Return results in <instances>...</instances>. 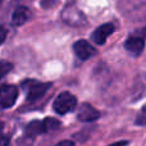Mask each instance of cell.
I'll use <instances>...</instances> for the list:
<instances>
[{
    "mask_svg": "<svg viewBox=\"0 0 146 146\" xmlns=\"http://www.w3.org/2000/svg\"><path fill=\"white\" fill-rule=\"evenodd\" d=\"M22 87L25 90L26 95H27L28 100H37V99L42 98L46 94V91L51 87V83H42L38 81H25L22 83Z\"/></svg>",
    "mask_w": 146,
    "mask_h": 146,
    "instance_id": "cell-1",
    "label": "cell"
},
{
    "mask_svg": "<svg viewBox=\"0 0 146 146\" xmlns=\"http://www.w3.org/2000/svg\"><path fill=\"white\" fill-rule=\"evenodd\" d=\"M77 105V99L71 92H62L54 101V110L58 114H67L72 111Z\"/></svg>",
    "mask_w": 146,
    "mask_h": 146,
    "instance_id": "cell-2",
    "label": "cell"
},
{
    "mask_svg": "<svg viewBox=\"0 0 146 146\" xmlns=\"http://www.w3.org/2000/svg\"><path fill=\"white\" fill-rule=\"evenodd\" d=\"M18 98V88L13 85H3L0 87V105L3 108H10L14 105Z\"/></svg>",
    "mask_w": 146,
    "mask_h": 146,
    "instance_id": "cell-3",
    "label": "cell"
},
{
    "mask_svg": "<svg viewBox=\"0 0 146 146\" xmlns=\"http://www.w3.org/2000/svg\"><path fill=\"white\" fill-rule=\"evenodd\" d=\"M73 50H74L76 55L80 59H82V60H86V59L91 58V56L96 53L95 48H94L92 45H90V44L85 40H78L77 42L73 45Z\"/></svg>",
    "mask_w": 146,
    "mask_h": 146,
    "instance_id": "cell-4",
    "label": "cell"
},
{
    "mask_svg": "<svg viewBox=\"0 0 146 146\" xmlns=\"http://www.w3.org/2000/svg\"><path fill=\"white\" fill-rule=\"evenodd\" d=\"M114 32V26L111 23H105V25L98 27L92 33V40L98 45H103L105 44V41L108 40V37Z\"/></svg>",
    "mask_w": 146,
    "mask_h": 146,
    "instance_id": "cell-5",
    "label": "cell"
},
{
    "mask_svg": "<svg viewBox=\"0 0 146 146\" xmlns=\"http://www.w3.org/2000/svg\"><path fill=\"white\" fill-rule=\"evenodd\" d=\"M99 117H100V113L94 106H91L90 104L81 105V108L78 109V113H77V118L81 122H94Z\"/></svg>",
    "mask_w": 146,
    "mask_h": 146,
    "instance_id": "cell-6",
    "label": "cell"
},
{
    "mask_svg": "<svg viewBox=\"0 0 146 146\" xmlns=\"http://www.w3.org/2000/svg\"><path fill=\"white\" fill-rule=\"evenodd\" d=\"M63 19L68 25H81V22L85 21V18L77 8L73 7V5H69V7L66 8V10L63 13Z\"/></svg>",
    "mask_w": 146,
    "mask_h": 146,
    "instance_id": "cell-7",
    "label": "cell"
},
{
    "mask_svg": "<svg viewBox=\"0 0 146 146\" xmlns=\"http://www.w3.org/2000/svg\"><path fill=\"white\" fill-rule=\"evenodd\" d=\"M124 48L129 51V53L135 54V55H140L142 53L145 48V41L142 37H137V36H133V37H129L128 40L124 44Z\"/></svg>",
    "mask_w": 146,
    "mask_h": 146,
    "instance_id": "cell-8",
    "label": "cell"
},
{
    "mask_svg": "<svg viewBox=\"0 0 146 146\" xmlns=\"http://www.w3.org/2000/svg\"><path fill=\"white\" fill-rule=\"evenodd\" d=\"M28 17H30V12H28L27 8L19 7L14 10V13H13L12 22H13V25H15V26H21L28 19Z\"/></svg>",
    "mask_w": 146,
    "mask_h": 146,
    "instance_id": "cell-9",
    "label": "cell"
},
{
    "mask_svg": "<svg viewBox=\"0 0 146 146\" xmlns=\"http://www.w3.org/2000/svg\"><path fill=\"white\" fill-rule=\"evenodd\" d=\"M26 133L28 136H37L40 133H45V128H44V123L40 121H33L26 127Z\"/></svg>",
    "mask_w": 146,
    "mask_h": 146,
    "instance_id": "cell-10",
    "label": "cell"
},
{
    "mask_svg": "<svg viewBox=\"0 0 146 146\" xmlns=\"http://www.w3.org/2000/svg\"><path fill=\"white\" fill-rule=\"evenodd\" d=\"M42 123H44L45 132L54 131V129L59 128V126H60V122H59L58 119H54V118H46L45 121H42Z\"/></svg>",
    "mask_w": 146,
    "mask_h": 146,
    "instance_id": "cell-11",
    "label": "cell"
},
{
    "mask_svg": "<svg viewBox=\"0 0 146 146\" xmlns=\"http://www.w3.org/2000/svg\"><path fill=\"white\" fill-rule=\"evenodd\" d=\"M13 64L9 62H0V80L8 74V72L12 71Z\"/></svg>",
    "mask_w": 146,
    "mask_h": 146,
    "instance_id": "cell-12",
    "label": "cell"
},
{
    "mask_svg": "<svg viewBox=\"0 0 146 146\" xmlns=\"http://www.w3.org/2000/svg\"><path fill=\"white\" fill-rule=\"evenodd\" d=\"M58 1L59 0H41V7L49 9V8H51V7L58 4Z\"/></svg>",
    "mask_w": 146,
    "mask_h": 146,
    "instance_id": "cell-13",
    "label": "cell"
},
{
    "mask_svg": "<svg viewBox=\"0 0 146 146\" xmlns=\"http://www.w3.org/2000/svg\"><path fill=\"white\" fill-rule=\"evenodd\" d=\"M7 33H8L7 28H5L4 26H0V45L5 41V38H7Z\"/></svg>",
    "mask_w": 146,
    "mask_h": 146,
    "instance_id": "cell-14",
    "label": "cell"
},
{
    "mask_svg": "<svg viewBox=\"0 0 146 146\" xmlns=\"http://www.w3.org/2000/svg\"><path fill=\"white\" fill-rule=\"evenodd\" d=\"M137 124H141V126H144V124H146V115H141L139 117V119L136 121Z\"/></svg>",
    "mask_w": 146,
    "mask_h": 146,
    "instance_id": "cell-15",
    "label": "cell"
},
{
    "mask_svg": "<svg viewBox=\"0 0 146 146\" xmlns=\"http://www.w3.org/2000/svg\"><path fill=\"white\" fill-rule=\"evenodd\" d=\"M59 145H73L72 141H63V142H59Z\"/></svg>",
    "mask_w": 146,
    "mask_h": 146,
    "instance_id": "cell-16",
    "label": "cell"
},
{
    "mask_svg": "<svg viewBox=\"0 0 146 146\" xmlns=\"http://www.w3.org/2000/svg\"><path fill=\"white\" fill-rule=\"evenodd\" d=\"M3 128H4V123H3V122H0V132L3 131Z\"/></svg>",
    "mask_w": 146,
    "mask_h": 146,
    "instance_id": "cell-17",
    "label": "cell"
},
{
    "mask_svg": "<svg viewBox=\"0 0 146 146\" xmlns=\"http://www.w3.org/2000/svg\"><path fill=\"white\" fill-rule=\"evenodd\" d=\"M144 111H146V105L144 106Z\"/></svg>",
    "mask_w": 146,
    "mask_h": 146,
    "instance_id": "cell-18",
    "label": "cell"
},
{
    "mask_svg": "<svg viewBox=\"0 0 146 146\" xmlns=\"http://www.w3.org/2000/svg\"><path fill=\"white\" fill-rule=\"evenodd\" d=\"M3 4V0H0V5H1Z\"/></svg>",
    "mask_w": 146,
    "mask_h": 146,
    "instance_id": "cell-19",
    "label": "cell"
}]
</instances>
